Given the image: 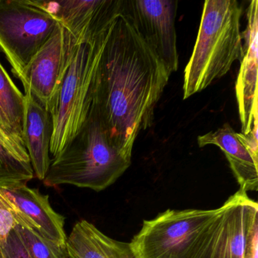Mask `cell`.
<instances>
[{
	"label": "cell",
	"mask_w": 258,
	"mask_h": 258,
	"mask_svg": "<svg viewBox=\"0 0 258 258\" xmlns=\"http://www.w3.org/2000/svg\"><path fill=\"white\" fill-rule=\"evenodd\" d=\"M199 147L214 145L226 155L232 173L243 191H257L258 159L238 139L237 133L229 123L198 137Z\"/></svg>",
	"instance_id": "5bb4252c"
},
{
	"label": "cell",
	"mask_w": 258,
	"mask_h": 258,
	"mask_svg": "<svg viewBox=\"0 0 258 258\" xmlns=\"http://www.w3.org/2000/svg\"><path fill=\"white\" fill-rule=\"evenodd\" d=\"M170 76L131 21L120 12L101 58L91 109L111 143L127 158L132 157L139 134L152 126L155 107Z\"/></svg>",
	"instance_id": "6da1fadb"
},
{
	"label": "cell",
	"mask_w": 258,
	"mask_h": 258,
	"mask_svg": "<svg viewBox=\"0 0 258 258\" xmlns=\"http://www.w3.org/2000/svg\"><path fill=\"white\" fill-rule=\"evenodd\" d=\"M34 229L31 222L22 215L13 202L0 189V244H4L17 226Z\"/></svg>",
	"instance_id": "d6986e66"
},
{
	"label": "cell",
	"mask_w": 258,
	"mask_h": 258,
	"mask_svg": "<svg viewBox=\"0 0 258 258\" xmlns=\"http://www.w3.org/2000/svg\"><path fill=\"white\" fill-rule=\"evenodd\" d=\"M111 27L72 47L66 72L48 105L53 122L50 146L53 158L75 138L88 117L96 75Z\"/></svg>",
	"instance_id": "277c9868"
},
{
	"label": "cell",
	"mask_w": 258,
	"mask_h": 258,
	"mask_svg": "<svg viewBox=\"0 0 258 258\" xmlns=\"http://www.w3.org/2000/svg\"><path fill=\"white\" fill-rule=\"evenodd\" d=\"M75 43L59 23L24 71L20 81L25 92L29 90L47 108L66 72Z\"/></svg>",
	"instance_id": "9c48e42d"
},
{
	"label": "cell",
	"mask_w": 258,
	"mask_h": 258,
	"mask_svg": "<svg viewBox=\"0 0 258 258\" xmlns=\"http://www.w3.org/2000/svg\"><path fill=\"white\" fill-rule=\"evenodd\" d=\"M0 108L13 131L23 139L25 95L19 90L0 63Z\"/></svg>",
	"instance_id": "2e32d148"
},
{
	"label": "cell",
	"mask_w": 258,
	"mask_h": 258,
	"mask_svg": "<svg viewBox=\"0 0 258 258\" xmlns=\"http://www.w3.org/2000/svg\"><path fill=\"white\" fill-rule=\"evenodd\" d=\"M31 258H68L66 247L59 245L29 228H15Z\"/></svg>",
	"instance_id": "e0dca14e"
},
{
	"label": "cell",
	"mask_w": 258,
	"mask_h": 258,
	"mask_svg": "<svg viewBox=\"0 0 258 258\" xmlns=\"http://www.w3.org/2000/svg\"><path fill=\"white\" fill-rule=\"evenodd\" d=\"M258 256V224L253 227L247 246L244 250L243 258H257Z\"/></svg>",
	"instance_id": "7402d4cb"
},
{
	"label": "cell",
	"mask_w": 258,
	"mask_h": 258,
	"mask_svg": "<svg viewBox=\"0 0 258 258\" xmlns=\"http://www.w3.org/2000/svg\"><path fill=\"white\" fill-rule=\"evenodd\" d=\"M66 250L68 258H135L130 243L107 236L87 220L74 226Z\"/></svg>",
	"instance_id": "9a60e30c"
},
{
	"label": "cell",
	"mask_w": 258,
	"mask_h": 258,
	"mask_svg": "<svg viewBox=\"0 0 258 258\" xmlns=\"http://www.w3.org/2000/svg\"><path fill=\"white\" fill-rule=\"evenodd\" d=\"M214 210H167L143 222L130 243L135 258H191L196 239Z\"/></svg>",
	"instance_id": "8992f818"
},
{
	"label": "cell",
	"mask_w": 258,
	"mask_h": 258,
	"mask_svg": "<svg viewBox=\"0 0 258 258\" xmlns=\"http://www.w3.org/2000/svg\"><path fill=\"white\" fill-rule=\"evenodd\" d=\"M0 189L19 212L34 225V230L47 239L66 247V218L52 208L49 196L42 194L37 188H30L26 182L0 186Z\"/></svg>",
	"instance_id": "7c38bea8"
},
{
	"label": "cell",
	"mask_w": 258,
	"mask_h": 258,
	"mask_svg": "<svg viewBox=\"0 0 258 258\" xmlns=\"http://www.w3.org/2000/svg\"><path fill=\"white\" fill-rule=\"evenodd\" d=\"M257 224V203L238 190L215 209L196 239L191 258H243Z\"/></svg>",
	"instance_id": "52a82bcc"
},
{
	"label": "cell",
	"mask_w": 258,
	"mask_h": 258,
	"mask_svg": "<svg viewBox=\"0 0 258 258\" xmlns=\"http://www.w3.org/2000/svg\"><path fill=\"white\" fill-rule=\"evenodd\" d=\"M36 1L69 31L77 43H85L105 32L120 14V0Z\"/></svg>",
	"instance_id": "30bf717a"
},
{
	"label": "cell",
	"mask_w": 258,
	"mask_h": 258,
	"mask_svg": "<svg viewBox=\"0 0 258 258\" xmlns=\"http://www.w3.org/2000/svg\"><path fill=\"white\" fill-rule=\"evenodd\" d=\"M34 176L31 164L16 159L0 145V186L27 182Z\"/></svg>",
	"instance_id": "ac0fdd59"
},
{
	"label": "cell",
	"mask_w": 258,
	"mask_h": 258,
	"mask_svg": "<svg viewBox=\"0 0 258 258\" xmlns=\"http://www.w3.org/2000/svg\"><path fill=\"white\" fill-rule=\"evenodd\" d=\"M257 10L258 2L253 0L247 10V31L242 33L244 56L235 86L241 134L244 135L257 130Z\"/></svg>",
	"instance_id": "8fae6325"
},
{
	"label": "cell",
	"mask_w": 258,
	"mask_h": 258,
	"mask_svg": "<svg viewBox=\"0 0 258 258\" xmlns=\"http://www.w3.org/2000/svg\"><path fill=\"white\" fill-rule=\"evenodd\" d=\"M0 258H31L15 229L0 244Z\"/></svg>",
	"instance_id": "44dd1931"
},
{
	"label": "cell",
	"mask_w": 258,
	"mask_h": 258,
	"mask_svg": "<svg viewBox=\"0 0 258 258\" xmlns=\"http://www.w3.org/2000/svg\"><path fill=\"white\" fill-rule=\"evenodd\" d=\"M59 22L37 1L0 0V49L21 80Z\"/></svg>",
	"instance_id": "5b68a950"
},
{
	"label": "cell",
	"mask_w": 258,
	"mask_h": 258,
	"mask_svg": "<svg viewBox=\"0 0 258 258\" xmlns=\"http://www.w3.org/2000/svg\"><path fill=\"white\" fill-rule=\"evenodd\" d=\"M23 140L34 173L40 180L47 174L51 164L50 146L53 122L49 109L29 90L25 92Z\"/></svg>",
	"instance_id": "4fadbf2b"
},
{
	"label": "cell",
	"mask_w": 258,
	"mask_h": 258,
	"mask_svg": "<svg viewBox=\"0 0 258 258\" xmlns=\"http://www.w3.org/2000/svg\"><path fill=\"white\" fill-rule=\"evenodd\" d=\"M0 123H2V124L4 125V126H6V127L13 131L11 126H10V123H9L7 117H6L5 114H4V111L1 109V108H0Z\"/></svg>",
	"instance_id": "603a6c76"
},
{
	"label": "cell",
	"mask_w": 258,
	"mask_h": 258,
	"mask_svg": "<svg viewBox=\"0 0 258 258\" xmlns=\"http://www.w3.org/2000/svg\"><path fill=\"white\" fill-rule=\"evenodd\" d=\"M0 145L16 159L31 164L25 142L14 131L0 123Z\"/></svg>",
	"instance_id": "ffe728a7"
},
{
	"label": "cell",
	"mask_w": 258,
	"mask_h": 258,
	"mask_svg": "<svg viewBox=\"0 0 258 258\" xmlns=\"http://www.w3.org/2000/svg\"><path fill=\"white\" fill-rule=\"evenodd\" d=\"M242 10L235 0H207L189 61L184 71L183 99L200 93L244 56Z\"/></svg>",
	"instance_id": "7a4b0ae2"
},
{
	"label": "cell",
	"mask_w": 258,
	"mask_h": 258,
	"mask_svg": "<svg viewBox=\"0 0 258 258\" xmlns=\"http://www.w3.org/2000/svg\"><path fill=\"white\" fill-rule=\"evenodd\" d=\"M177 8L176 0H120V13L131 21L170 75L179 68L175 28Z\"/></svg>",
	"instance_id": "ba28073f"
},
{
	"label": "cell",
	"mask_w": 258,
	"mask_h": 258,
	"mask_svg": "<svg viewBox=\"0 0 258 258\" xmlns=\"http://www.w3.org/2000/svg\"><path fill=\"white\" fill-rule=\"evenodd\" d=\"M131 164L110 141L96 113L90 114L75 138L51 160L43 182L100 191L112 185Z\"/></svg>",
	"instance_id": "3957f363"
}]
</instances>
